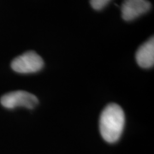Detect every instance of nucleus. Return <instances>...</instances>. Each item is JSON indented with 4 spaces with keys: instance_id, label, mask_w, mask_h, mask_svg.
<instances>
[{
    "instance_id": "nucleus-1",
    "label": "nucleus",
    "mask_w": 154,
    "mask_h": 154,
    "mask_svg": "<svg viewBox=\"0 0 154 154\" xmlns=\"http://www.w3.org/2000/svg\"><path fill=\"white\" fill-rule=\"evenodd\" d=\"M125 124V115L121 106L111 103L102 110L99 118V130L103 139L114 143L121 137Z\"/></svg>"
},
{
    "instance_id": "nucleus-2",
    "label": "nucleus",
    "mask_w": 154,
    "mask_h": 154,
    "mask_svg": "<svg viewBox=\"0 0 154 154\" xmlns=\"http://www.w3.org/2000/svg\"><path fill=\"white\" fill-rule=\"evenodd\" d=\"M44 66V61L41 57L34 51L25 52L16 57L11 63L14 71L21 74H29L40 70Z\"/></svg>"
},
{
    "instance_id": "nucleus-3",
    "label": "nucleus",
    "mask_w": 154,
    "mask_h": 154,
    "mask_svg": "<svg viewBox=\"0 0 154 154\" xmlns=\"http://www.w3.org/2000/svg\"><path fill=\"white\" fill-rule=\"evenodd\" d=\"M0 103L8 109H13L19 106L33 109L38 105V100L35 95L26 91H15L2 96Z\"/></svg>"
},
{
    "instance_id": "nucleus-4",
    "label": "nucleus",
    "mask_w": 154,
    "mask_h": 154,
    "mask_svg": "<svg viewBox=\"0 0 154 154\" xmlns=\"http://www.w3.org/2000/svg\"><path fill=\"white\" fill-rule=\"evenodd\" d=\"M150 9L151 4L148 0H123L121 6L122 17L125 21H132Z\"/></svg>"
},
{
    "instance_id": "nucleus-5",
    "label": "nucleus",
    "mask_w": 154,
    "mask_h": 154,
    "mask_svg": "<svg viewBox=\"0 0 154 154\" xmlns=\"http://www.w3.org/2000/svg\"><path fill=\"white\" fill-rule=\"evenodd\" d=\"M136 61L141 68L148 69L154 64V39L149 38L146 42L141 45L136 51Z\"/></svg>"
},
{
    "instance_id": "nucleus-6",
    "label": "nucleus",
    "mask_w": 154,
    "mask_h": 154,
    "mask_svg": "<svg viewBox=\"0 0 154 154\" xmlns=\"http://www.w3.org/2000/svg\"><path fill=\"white\" fill-rule=\"evenodd\" d=\"M110 0H90V4L94 10H102L104 7L108 5Z\"/></svg>"
}]
</instances>
